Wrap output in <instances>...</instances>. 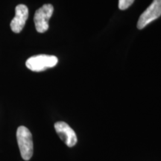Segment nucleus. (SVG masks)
Segmentation results:
<instances>
[{
	"mask_svg": "<svg viewBox=\"0 0 161 161\" xmlns=\"http://www.w3.org/2000/svg\"><path fill=\"white\" fill-rule=\"evenodd\" d=\"M53 11L54 8L51 4H46L36 11L34 22L37 32L44 33L49 29V20Z\"/></svg>",
	"mask_w": 161,
	"mask_h": 161,
	"instance_id": "3",
	"label": "nucleus"
},
{
	"mask_svg": "<svg viewBox=\"0 0 161 161\" xmlns=\"http://www.w3.org/2000/svg\"><path fill=\"white\" fill-rule=\"evenodd\" d=\"M58 59L54 55H38L32 56L26 60L28 69L33 72H42L57 65Z\"/></svg>",
	"mask_w": 161,
	"mask_h": 161,
	"instance_id": "2",
	"label": "nucleus"
},
{
	"mask_svg": "<svg viewBox=\"0 0 161 161\" xmlns=\"http://www.w3.org/2000/svg\"><path fill=\"white\" fill-rule=\"evenodd\" d=\"M56 133L62 141L68 147H73L77 143V136L75 132L69 125L64 122H58L55 124Z\"/></svg>",
	"mask_w": 161,
	"mask_h": 161,
	"instance_id": "5",
	"label": "nucleus"
},
{
	"mask_svg": "<svg viewBox=\"0 0 161 161\" xmlns=\"http://www.w3.org/2000/svg\"><path fill=\"white\" fill-rule=\"evenodd\" d=\"M17 140L22 158L24 160H29L34 152L31 133L26 127L19 126L17 130Z\"/></svg>",
	"mask_w": 161,
	"mask_h": 161,
	"instance_id": "1",
	"label": "nucleus"
},
{
	"mask_svg": "<svg viewBox=\"0 0 161 161\" xmlns=\"http://www.w3.org/2000/svg\"><path fill=\"white\" fill-rule=\"evenodd\" d=\"M134 0H119V8L125 10L134 3Z\"/></svg>",
	"mask_w": 161,
	"mask_h": 161,
	"instance_id": "7",
	"label": "nucleus"
},
{
	"mask_svg": "<svg viewBox=\"0 0 161 161\" xmlns=\"http://www.w3.org/2000/svg\"><path fill=\"white\" fill-rule=\"evenodd\" d=\"M161 16V0H154L148 8L140 16L137 23L139 29H144L146 26Z\"/></svg>",
	"mask_w": 161,
	"mask_h": 161,
	"instance_id": "4",
	"label": "nucleus"
},
{
	"mask_svg": "<svg viewBox=\"0 0 161 161\" xmlns=\"http://www.w3.org/2000/svg\"><path fill=\"white\" fill-rule=\"evenodd\" d=\"M29 17V9L25 5H18L15 8V17L11 22L12 31L19 34L23 29Z\"/></svg>",
	"mask_w": 161,
	"mask_h": 161,
	"instance_id": "6",
	"label": "nucleus"
}]
</instances>
